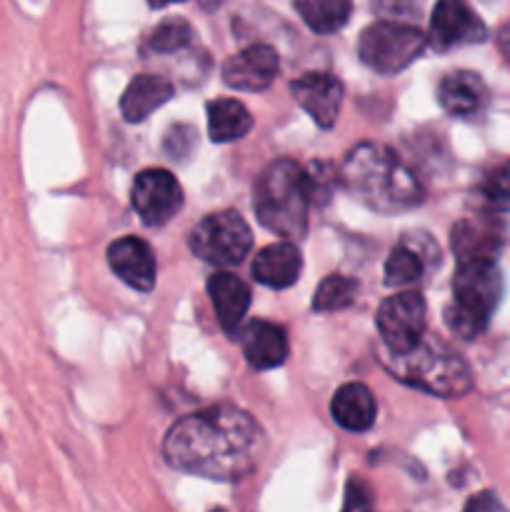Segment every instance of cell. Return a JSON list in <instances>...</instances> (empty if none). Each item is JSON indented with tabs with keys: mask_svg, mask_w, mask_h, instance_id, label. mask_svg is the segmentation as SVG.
<instances>
[{
	"mask_svg": "<svg viewBox=\"0 0 510 512\" xmlns=\"http://www.w3.org/2000/svg\"><path fill=\"white\" fill-rule=\"evenodd\" d=\"M455 255L460 260H495L505 245V228L493 210L475 218H463L453 225L450 235Z\"/></svg>",
	"mask_w": 510,
	"mask_h": 512,
	"instance_id": "cell-11",
	"label": "cell"
},
{
	"mask_svg": "<svg viewBox=\"0 0 510 512\" xmlns=\"http://www.w3.org/2000/svg\"><path fill=\"white\" fill-rule=\"evenodd\" d=\"M340 183L375 213H403L423 200V188L413 170L378 143H363L350 150Z\"/></svg>",
	"mask_w": 510,
	"mask_h": 512,
	"instance_id": "cell-2",
	"label": "cell"
},
{
	"mask_svg": "<svg viewBox=\"0 0 510 512\" xmlns=\"http://www.w3.org/2000/svg\"><path fill=\"white\" fill-rule=\"evenodd\" d=\"M428 35L420 28L395 20H378L360 33L358 55L370 70L393 75L408 68L423 55Z\"/></svg>",
	"mask_w": 510,
	"mask_h": 512,
	"instance_id": "cell-5",
	"label": "cell"
},
{
	"mask_svg": "<svg viewBox=\"0 0 510 512\" xmlns=\"http://www.w3.org/2000/svg\"><path fill=\"white\" fill-rule=\"evenodd\" d=\"M240 348L245 360L255 370L278 368L288 358V338L280 325L268 320H253L240 330Z\"/></svg>",
	"mask_w": 510,
	"mask_h": 512,
	"instance_id": "cell-15",
	"label": "cell"
},
{
	"mask_svg": "<svg viewBox=\"0 0 510 512\" xmlns=\"http://www.w3.org/2000/svg\"><path fill=\"white\" fill-rule=\"evenodd\" d=\"M250 248H253V235L248 223L233 210L208 215L190 233V250L200 260L220 268L238 265L250 253Z\"/></svg>",
	"mask_w": 510,
	"mask_h": 512,
	"instance_id": "cell-6",
	"label": "cell"
},
{
	"mask_svg": "<svg viewBox=\"0 0 510 512\" xmlns=\"http://www.w3.org/2000/svg\"><path fill=\"white\" fill-rule=\"evenodd\" d=\"M330 413L340 428L365 433L375 423V398L363 383H348L333 395Z\"/></svg>",
	"mask_w": 510,
	"mask_h": 512,
	"instance_id": "cell-20",
	"label": "cell"
},
{
	"mask_svg": "<svg viewBox=\"0 0 510 512\" xmlns=\"http://www.w3.org/2000/svg\"><path fill=\"white\" fill-rule=\"evenodd\" d=\"M355 293H358V283L348 275L333 273L318 285L313 298V310L315 313H335V310L348 308L355 300Z\"/></svg>",
	"mask_w": 510,
	"mask_h": 512,
	"instance_id": "cell-24",
	"label": "cell"
},
{
	"mask_svg": "<svg viewBox=\"0 0 510 512\" xmlns=\"http://www.w3.org/2000/svg\"><path fill=\"white\" fill-rule=\"evenodd\" d=\"M438 263V255L423 253L415 245V240H405L400 248L390 253L388 263H385V285L388 288H403V285H413L420 280L425 265Z\"/></svg>",
	"mask_w": 510,
	"mask_h": 512,
	"instance_id": "cell-22",
	"label": "cell"
},
{
	"mask_svg": "<svg viewBox=\"0 0 510 512\" xmlns=\"http://www.w3.org/2000/svg\"><path fill=\"white\" fill-rule=\"evenodd\" d=\"M193 40V28L183 18H168L150 33L148 48L155 53H175Z\"/></svg>",
	"mask_w": 510,
	"mask_h": 512,
	"instance_id": "cell-26",
	"label": "cell"
},
{
	"mask_svg": "<svg viewBox=\"0 0 510 512\" xmlns=\"http://www.w3.org/2000/svg\"><path fill=\"white\" fill-rule=\"evenodd\" d=\"M305 178H308L310 200H313V205L328 203L330 193L335 190L333 165L323 163V160H315V163H310L308 168H305Z\"/></svg>",
	"mask_w": 510,
	"mask_h": 512,
	"instance_id": "cell-27",
	"label": "cell"
},
{
	"mask_svg": "<svg viewBox=\"0 0 510 512\" xmlns=\"http://www.w3.org/2000/svg\"><path fill=\"white\" fill-rule=\"evenodd\" d=\"M300 270H303V258L290 240L268 245L253 260V278L260 285H268L275 290L290 288L300 278Z\"/></svg>",
	"mask_w": 510,
	"mask_h": 512,
	"instance_id": "cell-17",
	"label": "cell"
},
{
	"mask_svg": "<svg viewBox=\"0 0 510 512\" xmlns=\"http://www.w3.org/2000/svg\"><path fill=\"white\" fill-rule=\"evenodd\" d=\"M108 265L125 285L140 293H150L155 288V255L145 240L133 235L115 240L108 248Z\"/></svg>",
	"mask_w": 510,
	"mask_h": 512,
	"instance_id": "cell-14",
	"label": "cell"
},
{
	"mask_svg": "<svg viewBox=\"0 0 510 512\" xmlns=\"http://www.w3.org/2000/svg\"><path fill=\"white\" fill-rule=\"evenodd\" d=\"M478 508H500V503L495 498H490V493H488V495H483V498L470 500L468 503V510H478Z\"/></svg>",
	"mask_w": 510,
	"mask_h": 512,
	"instance_id": "cell-31",
	"label": "cell"
},
{
	"mask_svg": "<svg viewBox=\"0 0 510 512\" xmlns=\"http://www.w3.org/2000/svg\"><path fill=\"white\" fill-rule=\"evenodd\" d=\"M150 8H165V5L170 3H183V0H148Z\"/></svg>",
	"mask_w": 510,
	"mask_h": 512,
	"instance_id": "cell-32",
	"label": "cell"
},
{
	"mask_svg": "<svg viewBox=\"0 0 510 512\" xmlns=\"http://www.w3.org/2000/svg\"><path fill=\"white\" fill-rule=\"evenodd\" d=\"M478 193L485 208L493 210V213L510 210V160H503V163L485 170L483 180L478 185Z\"/></svg>",
	"mask_w": 510,
	"mask_h": 512,
	"instance_id": "cell-25",
	"label": "cell"
},
{
	"mask_svg": "<svg viewBox=\"0 0 510 512\" xmlns=\"http://www.w3.org/2000/svg\"><path fill=\"white\" fill-rule=\"evenodd\" d=\"M208 293L223 330L238 333L240 323H243L245 313L250 308L248 285L233 273H215L208 280Z\"/></svg>",
	"mask_w": 510,
	"mask_h": 512,
	"instance_id": "cell-18",
	"label": "cell"
},
{
	"mask_svg": "<svg viewBox=\"0 0 510 512\" xmlns=\"http://www.w3.org/2000/svg\"><path fill=\"white\" fill-rule=\"evenodd\" d=\"M390 373L413 388L440 398H460L473 388V373L468 363L440 340H420L408 353H383Z\"/></svg>",
	"mask_w": 510,
	"mask_h": 512,
	"instance_id": "cell-4",
	"label": "cell"
},
{
	"mask_svg": "<svg viewBox=\"0 0 510 512\" xmlns=\"http://www.w3.org/2000/svg\"><path fill=\"white\" fill-rule=\"evenodd\" d=\"M260 425L233 405H213L185 415L165 435V460L180 473L208 480L245 478L263 455Z\"/></svg>",
	"mask_w": 510,
	"mask_h": 512,
	"instance_id": "cell-1",
	"label": "cell"
},
{
	"mask_svg": "<svg viewBox=\"0 0 510 512\" xmlns=\"http://www.w3.org/2000/svg\"><path fill=\"white\" fill-rule=\"evenodd\" d=\"M133 208L145 225H165L183 205V190L173 173L163 168H148L133 180Z\"/></svg>",
	"mask_w": 510,
	"mask_h": 512,
	"instance_id": "cell-10",
	"label": "cell"
},
{
	"mask_svg": "<svg viewBox=\"0 0 510 512\" xmlns=\"http://www.w3.org/2000/svg\"><path fill=\"white\" fill-rule=\"evenodd\" d=\"M438 103L455 118H473L488 103V88L483 78L470 70H453L438 85Z\"/></svg>",
	"mask_w": 510,
	"mask_h": 512,
	"instance_id": "cell-16",
	"label": "cell"
},
{
	"mask_svg": "<svg viewBox=\"0 0 510 512\" xmlns=\"http://www.w3.org/2000/svg\"><path fill=\"white\" fill-rule=\"evenodd\" d=\"M488 38V28L480 15L470 8L468 0H438L430 15L428 43L438 53L460 48V45L483 43Z\"/></svg>",
	"mask_w": 510,
	"mask_h": 512,
	"instance_id": "cell-9",
	"label": "cell"
},
{
	"mask_svg": "<svg viewBox=\"0 0 510 512\" xmlns=\"http://www.w3.org/2000/svg\"><path fill=\"white\" fill-rule=\"evenodd\" d=\"M293 98L320 128H333L343 105V83L328 73H305L290 85Z\"/></svg>",
	"mask_w": 510,
	"mask_h": 512,
	"instance_id": "cell-12",
	"label": "cell"
},
{
	"mask_svg": "<svg viewBox=\"0 0 510 512\" xmlns=\"http://www.w3.org/2000/svg\"><path fill=\"white\" fill-rule=\"evenodd\" d=\"M503 295V275L495 260H460L453 278V303L490 320Z\"/></svg>",
	"mask_w": 510,
	"mask_h": 512,
	"instance_id": "cell-8",
	"label": "cell"
},
{
	"mask_svg": "<svg viewBox=\"0 0 510 512\" xmlns=\"http://www.w3.org/2000/svg\"><path fill=\"white\" fill-rule=\"evenodd\" d=\"M303 23L320 35L338 33L350 20L353 0H293Z\"/></svg>",
	"mask_w": 510,
	"mask_h": 512,
	"instance_id": "cell-23",
	"label": "cell"
},
{
	"mask_svg": "<svg viewBox=\"0 0 510 512\" xmlns=\"http://www.w3.org/2000/svg\"><path fill=\"white\" fill-rule=\"evenodd\" d=\"M345 510H368L373 508V493H370L368 483L360 478H350L348 488H345Z\"/></svg>",
	"mask_w": 510,
	"mask_h": 512,
	"instance_id": "cell-29",
	"label": "cell"
},
{
	"mask_svg": "<svg viewBox=\"0 0 510 512\" xmlns=\"http://www.w3.org/2000/svg\"><path fill=\"white\" fill-rule=\"evenodd\" d=\"M378 330L385 353H408L423 340L425 300L418 290H403L383 300L378 310Z\"/></svg>",
	"mask_w": 510,
	"mask_h": 512,
	"instance_id": "cell-7",
	"label": "cell"
},
{
	"mask_svg": "<svg viewBox=\"0 0 510 512\" xmlns=\"http://www.w3.org/2000/svg\"><path fill=\"white\" fill-rule=\"evenodd\" d=\"M443 318H445V325H448L455 335H460V338H465V340L478 338V335L488 328V320L468 313V310H463L460 305H455V303H450L448 308H445Z\"/></svg>",
	"mask_w": 510,
	"mask_h": 512,
	"instance_id": "cell-28",
	"label": "cell"
},
{
	"mask_svg": "<svg viewBox=\"0 0 510 512\" xmlns=\"http://www.w3.org/2000/svg\"><path fill=\"white\" fill-rule=\"evenodd\" d=\"M310 188L305 168L295 160H275L255 183V215L260 225L285 240L303 238L308 230Z\"/></svg>",
	"mask_w": 510,
	"mask_h": 512,
	"instance_id": "cell-3",
	"label": "cell"
},
{
	"mask_svg": "<svg viewBox=\"0 0 510 512\" xmlns=\"http://www.w3.org/2000/svg\"><path fill=\"white\" fill-rule=\"evenodd\" d=\"M253 128L248 108L235 98H218L208 103V133L215 143H233Z\"/></svg>",
	"mask_w": 510,
	"mask_h": 512,
	"instance_id": "cell-21",
	"label": "cell"
},
{
	"mask_svg": "<svg viewBox=\"0 0 510 512\" xmlns=\"http://www.w3.org/2000/svg\"><path fill=\"white\" fill-rule=\"evenodd\" d=\"M280 68L278 53L270 45H250L243 53L233 55L223 65V80L233 90H258L270 88Z\"/></svg>",
	"mask_w": 510,
	"mask_h": 512,
	"instance_id": "cell-13",
	"label": "cell"
},
{
	"mask_svg": "<svg viewBox=\"0 0 510 512\" xmlns=\"http://www.w3.org/2000/svg\"><path fill=\"white\" fill-rule=\"evenodd\" d=\"M498 43H500V50H503L505 60H508V65H510V20L503 25V30H500Z\"/></svg>",
	"mask_w": 510,
	"mask_h": 512,
	"instance_id": "cell-30",
	"label": "cell"
},
{
	"mask_svg": "<svg viewBox=\"0 0 510 512\" xmlns=\"http://www.w3.org/2000/svg\"><path fill=\"white\" fill-rule=\"evenodd\" d=\"M175 95L173 83L160 75H138L128 83L123 98H120V110L128 123H140L148 118L150 113L168 103Z\"/></svg>",
	"mask_w": 510,
	"mask_h": 512,
	"instance_id": "cell-19",
	"label": "cell"
}]
</instances>
